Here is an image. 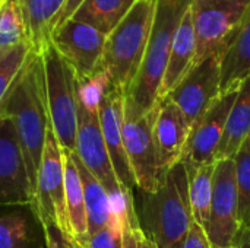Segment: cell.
I'll use <instances>...</instances> for the list:
<instances>
[{"label":"cell","mask_w":250,"mask_h":248,"mask_svg":"<svg viewBox=\"0 0 250 248\" xmlns=\"http://www.w3.org/2000/svg\"><path fill=\"white\" fill-rule=\"evenodd\" d=\"M155 114L157 105L142 117H130L125 114L123 120L125 151L130 164L135 184L145 194L155 193L164 177L160 168L152 133Z\"/></svg>","instance_id":"cell-8"},{"label":"cell","mask_w":250,"mask_h":248,"mask_svg":"<svg viewBox=\"0 0 250 248\" xmlns=\"http://www.w3.org/2000/svg\"><path fill=\"white\" fill-rule=\"evenodd\" d=\"M249 7L250 0H192L190 13L196 35L195 64L211 56L224 54Z\"/></svg>","instance_id":"cell-5"},{"label":"cell","mask_w":250,"mask_h":248,"mask_svg":"<svg viewBox=\"0 0 250 248\" xmlns=\"http://www.w3.org/2000/svg\"><path fill=\"white\" fill-rule=\"evenodd\" d=\"M248 77H250V7L237 34L221 56V95L239 91Z\"/></svg>","instance_id":"cell-17"},{"label":"cell","mask_w":250,"mask_h":248,"mask_svg":"<svg viewBox=\"0 0 250 248\" xmlns=\"http://www.w3.org/2000/svg\"><path fill=\"white\" fill-rule=\"evenodd\" d=\"M183 248H212V246L207 237V232L198 224L193 222L186 237V241L183 244Z\"/></svg>","instance_id":"cell-31"},{"label":"cell","mask_w":250,"mask_h":248,"mask_svg":"<svg viewBox=\"0 0 250 248\" xmlns=\"http://www.w3.org/2000/svg\"><path fill=\"white\" fill-rule=\"evenodd\" d=\"M144 234L145 232L139 225V221H138L135 210L129 212V215L125 219V225H123L122 248H142Z\"/></svg>","instance_id":"cell-30"},{"label":"cell","mask_w":250,"mask_h":248,"mask_svg":"<svg viewBox=\"0 0 250 248\" xmlns=\"http://www.w3.org/2000/svg\"><path fill=\"white\" fill-rule=\"evenodd\" d=\"M107 35L95 28L69 19L51 34V45L73 69L76 79H85L103 69Z\"/></svg>","instance_id":"cell-10"},{"label":"cell","mask_w":250,"mask_h":248,"mask_svg":"<svg viewBox=\"0 0 250 248\" xmlns=\"http://www.w3.org/2000/svg\"><path fill=\"white\" fill-rule=\"evenodd\" d=\"M110 75L100 69L89 77L76 79V99L91 111H98L100 102L111 85Z\"/></svg>","instance_id":"cell-27"},{"label":"cell","mask_w":250,"mask_h":248,"mask_svg":"<svg viewBox=\"0 0 250 248\" xmlns=\"http://www.w3.org/2000/svg\"><path fill=\"white\" fill-rule=\"evenodd\" d=\"M129 215V213H127ZM126 215V216H127ZM125 218L113 213L110 222L91 235L88 241L85 243L83 248H122V241H123V225H125Z\"/></svg>","instance_id":"cell-29"},{"label":"cell","mask_w":250,"mask_h":248,"mask_svg":"<svg viewBox=\"0 0 250 248\" xmlns=\"http://www.w3.org/2000/svg\"><path fill=\"white\" fill-rule=\"evenodd\" d=\"M44 238H45V248H62L60 234L56 227H45Z\"/></svg>","instance_id":"cell-33"},{"label":"cell","mask_w":250,"mask_h":248,"mask_svg":"<svg viewBox=\"0 0 250 248\" xmlns=\"http://www.w3.org/2000/svg\"><path fill=\"white\" fill-rule=\"evenodd\" d=\"M64 156V197H66V212L70 228V235L81 244L85 246L88 241V221L83 199L82 181L75 165L70 151L63 149Z\"/></svg>","instance_id":"cell-19"},{"label":"cell","mask_w":250,"mask_h":248,"mask_svg":"<svg viewBox=\"0 0 250 248\" xmlns=\"http://www.w3.org/2000/svg\"><path fill=\"white\" fill-rule=\"evenodd\" d=\"M0 248H45L40 247L31 229L29 218L23 212L0 215Z\"/></svg>","instance_id":"cell-25"},{"label":"cell","mask_w":250,"mask_h":248,"mask_svg":"<svg viewBox=\"0 0 250 248\" xmlns=\"http://www.w3.org/2000/svg\"><path fill=\"white\" fill-rule=\"evenodd\" d=\"M231 248H250V228H240Z\"/></svg>","instance_id":"cell-34"},{"label":"cell","mask_w":250,"mask_h":248,"mask_svg":"<svg viewBox=\"0 0 250 248\" xmlns=\"http://www.w3.org/2000/svg\"><path fill=\"white\" fill-rule=\"evenodd\" d=\"M157 0H138L125 19L107 35L103 69L126 95L142 63L151 35Z\"/></svg>","instance_id":"cell-4"},{"label":"cell","mask_w":250,"mask_h":248,"mask_svg":"<svg viewBox=\"0 0 250 248\" xmlns=\"http://www.w3.org/2000/svg\"><path fill=\"white\" fill-rule=\"evenodd\" d=\"M42 60L47 80V99L53 133L62 149L75 152L78 130L76 76L51 42L44 48Z\"/></svg>","instance_id":"cell-6"},{"label":"cell","mask_w":250,"mask_h":248,"mask_svg":"<svg viewBox=\"0 0 250 248\" xmlns=\"http://www.w3.org/2000/svg\"><path fill=\"white\" fill-rule=\"evenodd\" d=\"M250 134V77L239 88L237 96L229 113L223 139L215 153V159H234L236 153Z\"/></svg>","instance_id":"cell-18"},{"label":"cell","mask_w":250,"mask_h":248,"mask_svg":"<svg viewBox=\"0 0 250 248\" xmlns=\"http://www.w3.org/2000/svg\"><path fill=\"white\" fill-rule=\"evenodd\" d=\"M234 159L217 161L207 237L212 248H231L240 231Z\"/></svg>","instance_id":"cell-9"},{"label":"cell","mask_w":250,"mask_h":248,"mask_svg":"<svg viewBox=\"0 0 250 248\" xmlns=\"http://www.w3.org/2000/svg\"><path fill=\"white\" fill-rule=\"evenodd\" d=\"M138 0H83L70 19L86 23L108 35L130 12Z\"/></svg>","instance_id":"cell-22"},{"label":"cell","mask_w":250,"mask_h":248,"mask_svg":"<svg viewBox=\"0 0 250 248\" xmlns=\"http://www.w3.org/2000/svg\"><path fill=\"white\" fill-rule=\"evenodd\" d=\"M59 234H60V244H62V248H83L73 237L66 235V234H62L60 231H59Z\"/></svg>","instance_id":"cell-35"},{"label":"cell","mask_w":250,"mask_h":248,"mask_svg":"<svg viewBox=\"0 0 250 248\" xmlns=\"http://www.w3.org/2000/svg\"><path fill=\"white\" fill-rule=\"evenodd\" d=\"M32 47L29 42H25L12 51H9L4 57L0 58V102L7 94L10 85L16 79L22 66L25 64L28 56L31 54Z\"/></svg>","instance_id":"cell-28"},{"label":"cell","mask_w":250,"mask_h":248,"mask_svg":"<svg viewBox=\"0 0 250 248\" xmlns=\"http://www.w3.org/2000/svg\"><path fill=\"white\" fill-rule=\"evenodd\" d=\"M29 42L22 0H0V58Z\"/></svg>","instance_id":"cell-24"},{"label":"cell","mask_w":250,"mask_h":248,"mask_svg":"<svg viewBox=\"0 0 250 248\" xmlns=\"http://www.w3.org/2000/svg\"><path fill=\"white\" fill-rule=\"evenodd\" d=\"M75 165L78 168L82 189H83V199H85V209H86V221H88V238L103 229L111 219V202L110 197L103 187V184L92 175V172L82 164L76 152H72Z\"/></svg>","instance_id":"cell-21"},{"label":"cell","mask_w":250,"mask_h":248,"mask_svg":"<svg viewBox=\"0 0 250 248\" xmlns=\"http://www.w3.org/2000/svg\"><path fill=\"white\" fill-rule=\"evenodd\" d=\"M66 0H22L28 25V39L35 53L50 44L57 18Z\"/></svg>","instance_id":"cell-20"},{"label":"cell","mask_w":250,"mask_h":248,"mask_svg":"<svg viewBox=\"0 0 250 248\" xmlns=\"http://www.w3.org/2000/svg\"><path fill=\"white\" fill-rule=\"evenodd\" d=\"M196 58V35L192 22L190 7L185 13L173 37L167 70L160 89V99L167 96L190 72Z\"/></svg>","instance_id":"cell-16"},{"label":"cell","mask_w":250,"mask_h":248,"mask_svg":"<svg viewBox=\"0 0 250 248\" xmlns=\"http://www.w3.org/2000/svg\"><path fill=\"white\" fill-rule=\"evenodd\" d=\"M32 212L42 228L56 227L62 234L70 235L64 197V156L51 126L45 136Z\"/></svg>","instance_id":"cell-7"},{"label":"cell","mask_w":250,"mask_h":248,"mask_svg":"<svg viewBox=\"0 0 250 248\" xmlns=\"http://www.w3.org/2000/svg\"><path fill=\"white\" fill-rule=\"evenodd\" d=\"M82 3H83V0H66V1H64V4H63L62 12H60L59 18H57L56 28H57L59 25L64 23L66 20H69V19L73 16V13L79 9V6H81ZM56 28H54V29H56Z\"/></svg>","instance_id":"cell-32"},{"label":"cell","mask_w":250,"mask_h":248,"mask_svg":"<svg viewBox=\"0 0 250 248\" xmlns=\"http://www.w3.org/2000/svg\"><path fill=\"white\" fill-rule=\"evenodd\" d=\"M236 184L239 194V221L242 228H250V145H242L234 156Z\"/></svg>","instance_id":"cell-26"},{"label":"cell","mask_w":250,"mask_h":248,"mask_svg":"<svg viewBox=\"0 0 250 248\" xmlns=\"http://www.w3.org/2000/svg\"><path fill=\"white\" fill-rule=\"evenodd\" d=\"M142 248H157L155 244L146 237V234H144V237H142Z\"/></svg>","instance_id":"cell-36"},{"label":"cell","mask_w":250,"mask_h":248,"mask_svg":"<svg viewBox=\"0 0 250 248\" xmlns=\"http://www.w3.org/2000/svg\"><path fill=\"white\" fill-rule=\"evenodd\" d=\"M190 130L182 110L168 96L161 98L157 104L152 133L163 175L182 161Z\"/></svg>","instance_id":"cell-15"},{"label":"cell","mask_w":250,"mask_h":248,"mask_svg":"<svg viewBox=\"0 0 250 248\" xmlns=\"http://www.w3.org/2000/svg\"><path fill=\"white\" fill-rule=\"evenodd\" d=\"M0 118L13 121L35 202L37 178L45 136L51 126L45 69L41 53L32 50L28 56L25 64L0 102Z\"/></svg>","instance_id":"cell-1"},{"label":"cell","mask_w":250,"mask_h":248,"mask_svg":"<svg viewBox=\"0 0 250 248\" xmlns=\"http://www.w3.org/2000/svg\"><path fill=\"white\" fill-rule=\"evenodd\" d=\"M98 117L101 124V132L104 136V142L117 175V180L125 190L126 194L132 196L135 184V178L130 170V164L125 151L123 143V120H125V94L116 85H110L107 92L104 94L100 107ZM133 197V196H132Z\"/></svg>","instance_id":"cell-14"},{"label":"cell","mask_w":250,"mask_h":248,"mask_svg":"<svg viewBox=\"0 0 250 248\" xmlns=\"http://www.w3.org/2000/svg\"><path fill=\"white\" fill-rule=\"evenodd\" d=\"M220 83L221 56H211L195 64L167 96L182 110L192 127L221 95Z\"/></svg>","instance_id":"cell-11"},{"label":"cell","mask_w":250,"mask_h":248,"mask_svg":"<svg viewBox=\"0 0 250 248\" xmlns=\"http://www.w3.org/2000/svg\"><path fill=\"white\" fill-rule=\"evenodd\" d=\"M146 237L157 248H183L193 224L189 178L183 162L170 168L146 200Z\"/></svg>","instance_id":"cell-3"},{"label":"cell","mask_w":250,"mask_h":248,"mask_svg":"<svg viewBox=\"0 0 250 248\" xmlns=\"http://www.w3.org/2000/svg\"><path fill=\"white\" fill-rule=\"evenodd\" d=\"M246 140H248V143H249V145H250V134H249V136H248V139H246Z\"/></svg>","instance_id":"cell-37"},{"label":"cell","mask_w":250,"mask_h":248,"mask_svg":"<svg viewBox=\"0 0 250 248\" xmlns=\"http://www.w3.org/2000/svg\"><path fill=\"white\" fill-rule=\"evenodd\" d=\"M192 0H157L151 35L139 70L125 95V114L142 117L160 101L173 37Z\"/></svg>","instance_id":"cell-2"},{"label":"cell","mask_w":250,"mask_h":248,"mask_svg":"<svg viewBox=\"0 0 250 248\" xmlns=\"http://www.w3.org/2000/svg\"><path fill=\"white\" fill-rule=\"evenodd\" d=\"M217 162L202 165L192 172H188L189 178V199L193 222L204 231L208 228L211 200H212V183Z\"/></svg>","instance_id":"cell-23"},{"label":"cell","mask_w":250,"mask_h":248,"mask_svg":"<svg viewBox=\"0 0 250 248\" xmlns=\"http://www.w3.org/2000/svg\"><path fill=\"white\" fill-rule=\"evenodd\" d=\"M239 91L220 95L215 102L204 113V115L192 126L182 161L186 172L217 162L215 153L224 134L229 113Z\"/></svg>","instance_id":"cell-12"},{"label":"cell","mask_w":250,"mask_h":248,"mask_svg":"<svg viewBox=\"0 0 250 248\" xmlns=\"http://www.w3.org/2000/svg\"><path fill=\"white\" fill-rule=\"evenodd\" d=\"M0 205H26L29 209L34 205L18 134L9 118H0Z\"/></svg>","instance_id":"cell-13"}]
</instances>
